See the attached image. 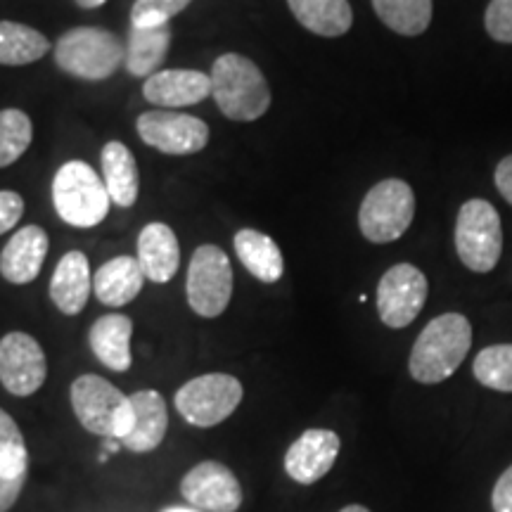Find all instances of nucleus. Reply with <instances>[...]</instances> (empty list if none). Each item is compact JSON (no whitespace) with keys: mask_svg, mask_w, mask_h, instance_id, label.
Returning <instances> with one entry per match:
<instances>
[{"mask_svg":"<svg viewBox=\"0 0 512 512\" xmlns=\"http://www.w3.org/2000/svg\"><path fill=\"white\" fill-rule=\"evenodd\" d=\"M145 278L152 283H169L181 264V247L176 233L166 223H150L140 230L138 256Z\"/></svg>","mask_w":512,"mask_h":512,"instance_id":"obj_19","label":"nucleus"},{"mask_svg":"<svg viewBox=\"0 0 512 512\" xmlns=\"http://www.w3.org/2000/svg\"><path fill=\"white\" fill-rule=\"evenodd\" d=\"M48 50L50 43L41 31L19 22H0V64L22 67L46 57Z\"/></svg>","mask_w":512,"mask_h":512,"instance_id":"obj_26","label":"nucleus"},{"mask_svg":"<svg viewBox=\"0 0 512 512\" xmlns=\"http://www.w3.org/2000/svg\"><path fill=\"white\" fill-rule=\"evenodd\" d=\"M29 472V451L22 430L0 408V475L3 477H22Z\"/></svg>","mask_w":512,"mask_h":512,"instance_id":"obj_30","label":"nucleus"},{"mask_svg":"<svg viewBox=\"0 0 512 512\" xmlns=\"http://www.w3.org/2000/svg\"><path fill=\"white\" fill-rule=\"evenodd\" d=\"M190 3L192 0H136L131 10V27L169 24V19L183 12Z\"/></svg>","mask_w":512,"mask_h":512,"instance_id":"obj_31","label":"nucleus"},{"mask_svg":"<svg viewBox=\"0 0 512 512\" xmlns=\"http://www.w3.org/2000/svg\"><path fill=\"white\" fill-rule=\"evenodd\" d=\"M48 377L43 347L27 332H8L0 339V382L12 396H31Z\"/></svg>","mask_w":512,"mask_h":512,"instance_id":"obj_12","label":"nucleus"},{"mask_svg":"<svg viewBox=\"0 0 512 512\" xmlns=\"http://www.w3.org/2000/svg\"><path fill=\"white\" fill-rule=\"evenodd\" d=\"M24 484H27V475L22 477H3L0 475V512H8L12 505L17 503L19 494H22Z\"/></svg>","mask_w":512,"mask_h":512,"instance_id":"obj_35","label":"nucleus"},{"mask_svg":"<svg viewBox=\"0 0 512 512\" xmlns=\"http://www.w3.org/2000/svg\"><path fill=\"white\" fill-rule=\"evenodd\" d=\"M102 174H105V185L110 192V200L119 207H133L140 192V176L138 164L133 152L124 143H107L102 147Z\"/></svg>","mask_w":512,"mask_h":512,"instance_id":"obj_24","label":"nucleus"},{"mask_svg":"<svg viewBox=\"0 0 512 512\" xmlns=\"http://www.w3.org/2000/svg\"><path fill=\"white\" fill-rule=\"evenodd\" d=\"M188 304L202 318H219L233 297V266L221 247L195 249L188 268Z\"/></svg>","mask_w":512,"mask_h":512,"instance_id":"obj_9","label":"nucleus"},{"mask_svg":"<svg viewBox=\"0 0 512 512\" xmlns=\"http://www.w3.org/2000/svg\"><path fill=\"white\" fill-rule=\"evenodd\" d=\"M57 216L74 228H93L110 214V192L86 162H67L53 178Z\"/></svg>","mask_w":512,"mask_h":512,"instance_id":"obj_5","label":"nucleus"},{"mask_svg":"<svg viewBox=\"0 0 512 512\" xmlns=\"http://www.w3.org/2000/svg\"><path fill=\"white\" fill-rule=\"evenodd\" d=\"M181 494L202 512H235L242 505V486L228 465L202 460L181 479Z\"/></svg>","mask_w":512,"mask_h":512,"instance_id":"obj_13","label":"nucleus"},{"mask_svg":"<svg viewBox=\"0 0 512 512\" xmlns=\"http://www.w3.org/2000/svg\"><path fill=\"white\" fill-rule=\"evenodd\" d=\"M164 512H202V510H197V508H166Z\"/></svg>","mask_w":512,"mask_h":512,"instance_id":"obj_39","label":"nucleus"},{"mask_svg":"<svg viewBox=\"0 0 512 512\" xmlns=\"http://www.w3.org/2000/svg\"><path fill=\"white\" fill-rule=\"evenodd\" d=\"M31 138H34V126L29 114L12 107L0 112V169L15 164L29 150Z\"/></svg>","mask_w":512,"mask_h":512,"instance_id":"obj_29","label":"nucleus"},{"mask_svg":"<svg viewBox=\"0 0 512 512\" xmlns=\"http://www.w3.org/2000/svg\"><path fill=\"white\" fill-rule=\"evenodd\" d=\"M425 273L413 264H396L382 275L377 285V313L387 328L401 330L408 328L420 316L422 306L427 302Z\"/></svg>","mask_w":512,"mask_h":512,"instance_id":"obj_10","label":"nucleus"},{"mask_svg":"<svg viewBox=\"0 0 512 512\" xmlns=\"http://www.w3.org/2000/svg\"><path fill=\"white\" fill-rule=\"evenodd\" d=\"M484 27L498 43H512V0H491L484 12Z\"/></svg>","mask_w":512,"mask_h":512,"instance_id":"obj_32","label":"nucleus"},{"mask_svg":"<svg viewBox=\"0 0 512 512\" xmlns=\"http://www.w3.org/2000/svg\"><path fill=\"white\" fill-rule=\"evenodd\" d=\"M143 95L157 107H190L211 95V79L195 69H164L145 79Z\"/></svg>","mask_w":512,"mask_h":512,"instance_id":"obj_16","label":"nucleus"},{"mask_svg":"<svg viewBox=\"0 0 512 512\" xmlns=\"http://www.w3.org/2000/svg\"><path fill=\"white\" fill-rule=\"evenodd\" d=\"M145 285V273L140 268V261L133 256H114L98 268L93 275V292L100 304L119 306L131 304L138 297Z\"/></svg>","mask_w":512,"mask_h":512,"instance_id":"obj_20","label":"nucleus"},{"mask_svg":"<svg viewBox=\"0 0 512 512\" xmlns=\"http://www.w3.org/2000/svg\"><path fill=\"white\" fill-rule=\"evenodd\" d=\"M491 508L494 512H512V465L498 477L491 491Z\"/></svg>","mask_w":512,"mask_h":512,"instance_id":"obj_34","label":"nucleus"},{"mask_svg":"<svg viewBox=\"0 0 512 512\" xmlns=\"http://www.w3.org/2000/svg\"><path fill=\"white\" fill-rule=\"evenodd\" d=\"M171 46V27L157 24V27H131L126 46V69L138 79H150L162 67Z\"/></svg>","mask_w":512,"mask_h":512,"instance_id":"obj_23","label":"nucleus"},{"mask_svg":"<svg viewBox=\"0 0 512 512\" xmlns=\"http://www.w3.org/2000/svg\"><path fill=\"white\" fill-rule=\"evenodd\" d=\"M74 3L83 10H93V8H100V5H105L107 0H74Z\"/></svg>","mask_w":512,"mask_h":512,"instance_id":"obj_37","label":"nucleus"},{"mask_svg":"<svg viewBox=\"0 0 512 512\" xmlns=\"http://www.w3.org/2000/svg\"><path fill=\"white\" fill-rule=\"evenodd\" d=\"M456 252L472 273H491L503 254V226L496 207L470 200L458 211Z\"/></svg>","mask_w":512,"mask_h":512,"instance_id":"obj_7","label":"nucleus"},{"mask_svg":"<svg viewBox=\"0 0 512 512\" xmlns=\"http://www.w3.org/2000/svg\"><path fill=\"white\" fill-rule=\"evenodd\" d=\"M339 512H370L366 505H358V503H354V505H347V508H342Z\"/></svg>","mask_w":512,"mask_h":512,"instance_id":"obj_38","label":"nucleus"},{"mask_svg":"<svg viewBox=\"0 0 512 512\" xmlns=\"http://www.w3.org/2000/svg\"><path fill=\"white\" fill-rule=\"evenodd\" d=\"M24 214L22 195L12 190H0V235L10 233Z\"/></svg>","mask_w":512,"mask_h":512,"instance_id":"obj_33","label":"nucleus"},{"mask_svg":"<svg viewBox=\"0 0 512 512\" xmlns=\"http://www.w3.org/2000/svg\"><path fill=\"white\" fill-rule=\"evenodd\" d=\"M138 136L145 145L164 155H195L209 143V126L202 119L181 112L152 110L138 117Z\"/></svg>","mask_w":512,"mask_h":512,"instance_id":"obj_11","label":"nucleus"},{"mask_svg":"<svg viewBox=\"0 0 512 512\" xmlns=\"http://www.w3.org/2000/svg\"><path fill=\"white\" fill-rule=\"evenodd\" d=\"M131 335L133 320L121 313H110L93 323L88 332V344L102 366H107L114 373H126L131 368Z\"/></svg>","mask_w":512,"mask_h":512,"instance_id":"obj_21","label":"nucleus"},{"mask_svg":"<svg viewBox=\"0 0 512 512\" xmlns=\"http://www.w3.org/2000/svg\"><path fill=\"white\" fill-rule=\"evenodd\" d=\"M133 427L121 446L131 453H150L159 448L166 430H169V411H166L164 396L155 389H140L131 394Z\"/></svg>","mask_w":512,"mask_h":512,"instance_id":"obj_17","label":"nucleus"},{"mask_svg":"<svg viewBox=\"0 0 512 512\" xmlns=\"http://www.w3.org/2000/svg\"><path fill=\"white\" fill-rule=\"evenodd\" d=\"M235 254H238L240 264L247 268L261 283L271 285L278 283L285 273V261L280 247L275 240L268 238L266 233H259L254 228H245L235 235L233 240Z\"/></svg>","mask_w":512,"mask_h":512,"instance_id":"obj_22","label":"nucleus"},{"mask_svg":"<svg viewBox=\"0 0 512 512\" xmlns=\"http://www.w3.org/2000/svg\"><path fill=\"white\" fill-rule=\"evenodd\" d=\"M72 408L83 430L102 439L124 441L133 427L131 396L100 375H81L72 384Z\"/></svg>","mask_w":512,"mask_h":512,"instance_id":"obj_4","label":"nucleus"},{"mask_svg":"<svg viewBox=\"0 0 512 512\" xmlns=\"http://www.w3.org/2000/svg\"><path fill=\"white\" fill-rule=\"evenodd\" d=\"M384 27L401 36L425 34L432 22V0H373Z\"/></svg>","mask_w":512,"mask_h":512,"instance_id":"obj_27","label":"nucleus"},{"mask_svg":"<svg viewBox=\"0 0 512 512\" xmlns=\"http://www.w3.org/2000/svg\"><path fill=\"white\" fill-rule=\"evenodd\" d=\"M93 290V275L88 256L83 252H67L57 264L50 280V299L64 316H79L86 309Z\"/></svg>","mask_w":512,"mask_h":512,"instance_id":"obj_18","label":"nucleus"},{"mask_svg":"<svg viewBox=\"0 0 512 512\" xmlns=\"http://www.w3.org/2000/svg\"><path fill=\"white\" fill-rule=\"evenodd\" d=\"M415 216V195L401 178H387L368 190L358 209V226L363 238L375 245L399 240L411 228Z\"/></svg>","mask_w":512,"mask_h":512,"instance_id":"obj_6","label":"nucleus"},{"mask_svg":"<svg viewBox=\"0 0 512 512\" xmlns=\"http://www.w3.org/2000/svg\"><path fill=\"white\" fill-rule=\"evenodd\" d=\"M211 95L233 121H256L271 107V88L261 69L245 55L226 53L211 67Z\"/></svg>","mask_w":512,"mask_h":512,"instance_id":"obj_2","label":"nucleus"},{"mask_svg":"<svg viewBox=\"0 0 512 512\" xmlns=\"http://www.w3.org/2000/svg\"><path fill=\"white\" fill-rule=\"evenodd\" d=\"M339 448V434L332 430H306L297 437L285 453V472L297 484L311 486L323 479L335 467Z\"/></svg>","mask_w":512,"mask_h":512,"instance_id":"obj_14","label":"nucleus"},{"mask_svg":"<svg viewBox=\"0 0 512 512\" xmlns=\"http://www.w3.org/2000/svg\"><path fill=\"white\" fill-rule=\"evenodd\" d=\"M242 396H245V389L238 377L228 373L200 375L178 389L176 411L185 422L207 430V427L221 425L238 411Z\"/></svg>","mask_w":512,"mask_h":512,"instance_id":"obj_8","label":"nucleus"},{"mask_svg":"<svg viewBox=\"0 0 512 512\" xmlns=\"http://www.w3.org/2000/svg\"><path fill=\"white\" fill-rule=\"evenodd\" d=\"M472 347V325L463 313H444L415 339L408 370L420 384H439L463 366Z\"/></svg>","mask_w":512,"mask_h":512,"instance_id":"obj_1","label":"nucleus"},{"mask_svg":"<svg viewBox=\"0 0 512 512\" xmlns=\"http://www.w3.org/2000/svg\"><path fill=\"white\" fill-rule=\"evenodd\" d=\"M48 256V235L41 226L17 230L0 252V275L12 285L34 283Z\"/></svg>","mask_w":512,"mask_h":512,"instance_id":"obj_15","label":"nucleus"},{"mask_svg":"<svg viewBox=\"0 0 512 512\" xmlns=\"http://www.w3.org/2000/svg\"><path fill=\"white\" fill-rule=\"evenodd\" d=\"M494 181H496V188H498V192H501L503 200L512 207V155H508L498 162Z\"/></svg>","mask_w":512,"mask_h":512,"instance_id":"obj_36","label":"nucleus"},{"mask_svg":"<svg viewBox=\"0 0 512 512\" xmlns=\"http://www.w3.org/2000/svg\"><path fill=\"white\" fill-rule=\"evenodd\" d=\"M287 5L294 19L316 36H344L354 24L349 0H287Z\"/></svg>","mask_w":512,"mask_h":512,"instance_id":"obj_25","label":"nucleus"},{"mask_svg":"<svg viewBox=\"0 0 512 512\" xmlns=\"http://www.w3.org/2000/svg\"><path fill=\"white\" fill-rule=\"evenodd\" d=\"M55 62L62 72L83 81H105L126 62L119 36L98 27H76L55 43Z\"/></svg>","mask_w":512,"mask_h":512,"instance_id":"obj_3","label":"nucleus"},{"mask_svg":"<svg viewBox=\"0 0 512 512\" xmlns=\"http://www.w3.org/2000/svg\"><path fill=\"white\" fill-rule=\"evenodd\" d=\"M472 373L484 387L512 394V344H494L479 351Z\"/></svg>","mask_w":512,"mask_h":512,"instance_id":"obj_28","label":"nucleus"}]
</instances>
